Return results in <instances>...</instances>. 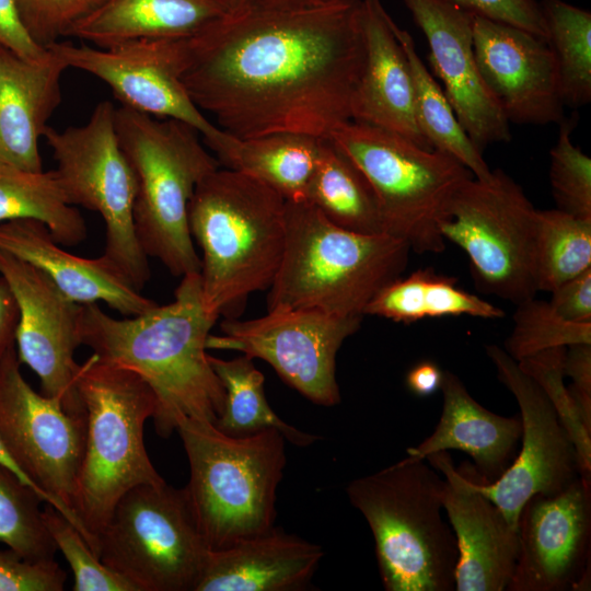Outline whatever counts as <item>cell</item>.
Returning a JSON list of instances; mask_svg holds the SVG:
<instances>
[{"label": "cell", "mask_w": 591, "mask_h": 591, "mask_svg": "<svg viewBox=\"0 0 591 591\" xmlns=\"http://www.w3.org/2000/svg\"><path fill=\"white\" fill-rule=\"evenodd\" d=\"M49 48L68 68L85 71L106 83L121 106L158 118L183 121L201 137L217 129L187 93V38H138L108 48L56 42Z\"/></svg>", "instance_id": "obj_16"}, {"label": "cell", "mask_w": 591, "mask_h": 591, "mask_svg": "<svg viewBox=\"0 0 591 591\" xmlns=\"http://www.w3.org/2000/svg\"><path fill=\"white\" fill-rule=\"evenodd\" d=\"M305 200L332 223L362 234L383 233L376 196L355 162L322 138Z\"/></svg>", "instance_id": "obj_29"}, {"label": "cell", "mask_w": 591, "mask_h": 591, "mask_svg": "<svg viewBox=\"0 0 591 591\" xmlns=\"http://www.w3.org/2000/svg\"><path fill=\"white\" fill-rule=\"evenodd\" d=\"M77 391L85 412L84 450L73 511L92 537H97L123 495L164 478L150 461L143 440L157 398L136 372L92 354L80 364Z\"/></svg>", "instance_id": "obj_7"}, {"label": "cell", "mask_w": 591, "mask_h": 591, "mask_svg": "<svg viewBox=\"0 0 591 591\" xmlns=\"http://www.w3.org/2000/svg\"><path fill=\"white\" fill-rule=\"evenodd\" d=\"M0 250L42 270L77 303L102 301L127 316L138 315L157 304L142 296L104 255L85 258L65 251L40 221L0 222Z\"/></svg>", "instance_id": "obj_23"}, {"label": "cell", "mask_w": 591, "mask_h": 591, "mask_svg": "<svg viewBox=\"0 0 591 591\" xmlns=\"http://www.w3.org/2000/svg\"><path fill=\"white\" fill-rule=\"evenodd\" d=\"M40 502L35 490L0 465V542L30 560L54 559L57 552Z\"/></svg>", "instance_id": "obj_36"}, {"label": "cell", "mask_w": 591, "mask_h": 591, "mask_svg": "<svg viewBox=\"0 0 591 591\" xmlns=\"http://www.w3.org/2000/svg\"><path fill=\"white\" fill-rule=\"evenodd\" d=\"M323 548L276 525L227 548L209 551L195 591L305 590Z\"/></svg>", "instance_id": "obj_25"}, {"label": "cell", "mask_w": 591, "mask_h": 591, "mask_svg": "<svg viewBox=\"0 0 591 591\" xmlns=\"http://www.w3.org/2000/svg\"><path fill=\"white\" fill-rule=\"evenodd\" d=\"M107 0H16L22 21L33 39L46 48L66 37L78 22Z\"/></svg>", "instance_id": "obj_41"}, {"label": "cell", "mask_w": 591, "mask_h": 591, "mask_svg": "<svg viewBox=\"0 0 591 591\" xmlns=\"http://www.w3.org/2000/svg\"><path fill=\"white\" fill-rule=\"evenodd\" d=\"M176 432L189 464L184 490L210 551L275 526L277 489L287 463L286 439L278 430L234 437L213 422L184 417Z\"/></svg>", "instance_id": "obj_6"}, {"label": "cell", "mask_w": 591, "mask_h": 591, "mask_svg": "<svg viewBox=\"0 0 591 591\" xmlns=\"http://www.w3.org/2000/svg\"><path fill=\"white\" fill-rule=\"evenodd\" d=\"M329 138L369 181L383 233L406 242L418 254L445 250L439 222L456 189L473 176L464 165L396 132L351 119Z\"/></svg>", "instance_id": "obj_9"}, {"label": "cell", "mask_w": 591, "mask_h": 591, "mask_svg": "<svg viewBox=\"0 0 591 591\" xmlns=\"http://www.w3.org/2000/svg\"><path fill=\"white\" fill-rule=\"evenodd\" d=\"M498 380L512 393L522 421L521 448L508 468L491 483L476 478L473 464L459 471L518 529L520 512L534 495H554L579 475L575 447L540 385L524 373L505 349L487 345Z\"/></svg>", "instance_id": "obj_15"}, {"label": "cell", "mask_w": 591, "mask_h": 591, "mask_svg": "<svg viewBox=\"0 0 591 591\" xmlns=\"http://www.w3.org/2000/svg\"><path fill=\"white\" fill-rule=\"evenodd\" d=\"M473 45L480 76L509 123L561 121L557 69L545 39L474 15Z\"/></svg>", "instance_id": "obj_19"}, {"label": "cell", "mask_w": 591, "mask_h": 591, "mask_svg": "<svg viewBox=\"0 0 591 591\" xmlns=\"http://www.w3.org/2000/svg\"><path fill=\"white\" fill-rule=\"evenodd\" d=\"M208 358L225 392L223 412L215 422L219 430L240 437L276 429L300 448L321 439L289 425L275 413L265 395L264 374L255 367L253 358L245 355L233 359L211 355Z\"/></svg>", "instance_id": "obj_33"}, {"label": "cell", "mask_w": 591, "mask_h": 591, "mask_svg": "<svg viewBox=\"0 0 591 591\" xmlns=\"http://www.w3.org/2000/svg\"><path fill=\"white\" fill-rule=\"evenodd\" d=\"M115 106L100 102L81 126L44 134L69 204L97 212L105 224L104 257L137 289L150 278L134 225L137 182L120 147Z\"/></svg>", "instance_id": "obj_12"}, {"label": "cell", "mask_w": 591, "mask_h": 591, "mask_svg": "<svg viewBox=\"0 0 591 591\" xmlns=\"http://www.w3.org/2000/svg\"><path fill=\"white\" fill-rule=\"evenodd\" d=\"M474 15L510 24L543 39L546 31L536 0H444Z\"/></svg>", "instance_id": "obj_43"}, {"label": "cell", "mask_w": 591, "mask_h": 591, "mask_svg": "<svg viewBox=\"0 0 591 591\" xmlns=\"http://www.w3.org/2000/svg\"><path fill=\"white\" fill-rule=\"evenodd\" d=\"M321 139L291 132L239 138L219 127L202 137L219 164L267 185L289 201L305 200Z\"/></svg>", "instance_id": "obj_28"}, {"label": "cell", "mask_w": 591, "mask_h": 591, "mask_svg": "<svg viewBox=\"0 0 591 591\" xmlns=\"http://www.w3.org/2000/svg\"><path fill=\"white\" fill-rule=\"evenodd\" d=\"M443 478L408 457L351 480L346 493L374 540L386 591L455 590L457 546L442 518Z\"/></svg>", "instance_id": "obj_5"}, {"label": "cell", "mask_w": 591, "mask_h": 591, "mask_svg": "<svg viewBox=\"0 0 591 591\" xmlns=\"http://www.w3.org/2000/svg\"><path fill=\"white\" fill-rule=\"evenodd\" d=\"M425 461L441 473V501L457 546L456 591L507 590L519 555V531L455 467L448 451Z\"/></svg>", "instance_id": "obj_21"}, {"label": "cell", "mask_w": 591, "mask_h": 591, "mask_svg": "<svg viewBox=\"0 0 591 591\" xmlns=\"http://www.w3.org/2000/svg\"><path fill=\"white\" fill-rule=\"evenodd\" d=\"M409 252L399 239L346 230L309 201L287 200L285 250L268 288L267 310L362 317L376 292L402 275Z\"/></svg>", "instance_id": "obj_4"}, {"label": "cell", "mask_w": 591, "mask_h": 591, "mask_svg": "<svg viewBox=\"0 0 591 591\" xmlns=\"http://www.w3.org/2000/svg\"><path fill=\"white\" fill-rule=\"evenodd\" d=\"M66 580L55 559L30 560L11 548L0 551V591H61Z\"/></svg>", "instance_id": "obj_42"}, {"label": "cell", "mask_w": 591, "mask_h": 591, "mask_svg": "<svg viewBox=\"0 0 591 591\" xmlns=\"http://www.w3.org/2000/svg\"><path fill=\"white\" fill-rule=\"evenodd\" d=\"M243 0H107L67 36L108 48L138 38H188L232 12Z\"/></svg>", "instance_id": "obj_27"}, {"label": "cell", "mask_w": 591, "mask_h": 591, "mask_svg": "<svg viewBox=\"0 0 591 591\" xmlns=\"http://www.w3.org/2000/svg\"><path fill=\"white\" fill-rule=\"evenodd\" d=\"M442 413L433 432L416 447L406 450L410 460L448 450H460L473 459L478 480H496L514 459L522 436L520 416L503 417L476 402L460 378L443 371L440 387Z\"/></svg>", "instance_id": "obj_26"}, {"label": "cell", "mask_w": 591, "mask_h": 591, "mask_svg": "<svg viewBox=\"0 0 591 591\" xmlns=\"http://www.w3.org/2000/svg\"><path fill=\"white\" fill-rule=\"evenodd\" d=\"M0 275L19 310V361L36 373L43 394L59 399L67 413L84 417L76 385L80 363L74 360L81 345V304L66 297L42 270L3 250Z\"/></svg>", "instance_id": "obj_17"}, {"label": "cell", "mask_w": 591, "mask_h": 591, "mask_svg": "<svg viewBox=\"0 0 591 591\" xmlns=\"http://www.w3.org/2000/svg\"><path fill=\"white\" fill-rule=\"evenodd\" d=\"M567 347H554L517 361L551 402L577 454L579 475L591 483V430L584 425L577 405L564 382Z\"/></svg>", "instance_id": "obj_37"}, {"label": "cell", "mask_w": 591, "mask_h": 591, "mask_svg": "<svg viewBox=\"0 0 591 591\" xmlns=\"http://www.w3.org/2000/svg\"><path fill=\"white\" fill-rule=\"evenodd\" d=\"M361 320L276 308L256 318H224L221 334H209L206 346L262 359L309 401L329 407L340 402L337 352L346 338L358 331Z\"/></svg>", "instance_id": "obj_14"}, {"label": "cell", "mask_w": 591, "mask_h": 591, "mask_svg": "<svg viewBox=\"0 0 591 591\" xmlns=\"http://www.w3.org/2000/svg\"><path fill=\"white\" fill-rule=\"evenodd\" d=\"M549 303L564 320L591 323V268L565 281L552 292Z\"/></svg>", "instance_id": "obj_45"}, {"label": "cell", "mask_w": 591, "mask_h": 591, "mask_svg": "<svg viewBox=\"0 0 591 591\" xmlns=\"http://www.w3.org/2000/svg\"><path fill=\"white\" fill-rule=\"evenodd\" d=\"M19 310L5 280L0 277V361L15 344Z\"/></svg>", "instance_id": "obj_48"}, {"label": "cell", "mask_w": 591, "mask_h": 591, "mask_svg": "<svg viewBox=\"0 0 591 591\" xmlns=\"http://www.w3.org/2000/svg\"><path fill=\"white\" fill-rule=\"evenodd\" d=\"M576 344H591V323L568 322L554 311L549 301L534 297L517 304L505 351L520 361L548 348Z\"/></svg>", "instance_id": "obj_38"}, {"label": "cell", "mask_w": 591, "mask_h": 591, "mask_svg": "<svg viewBox=\"0 0 591 591\" xmlns=\"http://www.w3.org/2000/svg\"><path fill=\"white\" fill-rule=\"evenodd\" d=\"M25 59L0 47V163L43 171L39 139L61 102L65 61L49 48Z\"/></svg>", "instance_id": "obj_24"}, {"label": "cell", "mask_w": 591, "mask_h": 591, "mask_svg": "<svg viewBox=\"0 0 591 591\" xmlns=\"http://www.w3.org/2000/svg\"><path fill=\"white\" fill-rule=\"evenodd\" d=\"M541 12L564 105L591 101V13L563 0H542Z\"/></svg>", "instance_id": "obj_34"}, {"label": "cell", "mask_w": 591, "mask_h": 591, "mask_svg": "<svg viewBox=\"0 0 591 591\" xmlns=\"http://www.w3.org/2000/svg\"><path fill=\"white\" fill-rule=\"evenodd\" d=\"M456 278L419 268L397 277L381 288L364 309L396 323H415L427 317L470 315L501 318L505 311L456 285Z\"/></svg>", "instance_id": "obj_30"}, {"label": "cell", "mask_w": 591, "mask_h": 591, "mask_svg": "<svg viewBox=\"0 0 591 591\" xmlns=\"http://www.w3.org/2000/svg\"><path fill=\"white\" fill-rule=\"evenodd\" d=\"M0 47L25 59H40L48 53L25 27L16 0H0Z\"/></svg>", "instance_id": "obj_46"}, {"label": "cell", "mask_w": 591, "mask_h": 591, "mask_svg": "<svg viewBox=\"0 0 591 591\" xmlns=\"http://www.w3.org/2000/svg\"><path fill=\"white\" fill-rule=\"evenodd\" d=\"M564 374L572 381L569 392L584 425L591 430V344L566 348Z\"/></svg>", "instance_id": "obj_44"}, {"label": "cell", "mask_w": 591, "mask_h": 591, "mask_svg": "<svg viewBox=\"0 0 591 591\" xmlns=\"http://www.w3.org/2000/svg\"><path fill=\"white\" fill-rule=\"evenodd\" d=\"M366 43L363 70L351 101V120L396 132L432 149L415 117L407 57L380 0H361Z\"/></svg>", "instance_id": "obj_22"}, {"label": "cell", "mask_w": 591, "mask_h": 591, "mask_svg": "<svg viewBox=\"0 0 591 591\" xmlns=\"http://www.w3.org/2000/svg\"><path fill=\"white\" fill-rule=\"evenodd\" d=\"M536 209L502 170L472 176L449 202L439 230L467 255L476 288L519 304L538 292L535 283Z\"/></svg>", "instance_id": "obj_11"}, {"label": "cell", "mask_w": 591, "mask_h": 591, "mask_svg": "<svg viewBox=\"0 0 591 591\" xmlns=\"http://www.w3.org/2000/svg\"><path fill=\"white\" fill-rule=\"evenodd\" d=\"M43 519L57 549L71 567L74 591H137L94 555L80 531L57 508L46 503Z\"/></svg>", "instance_id": "obj_39"}, {"label": "cell", "mask_w": 591, "mask_h": 591, "mask_svg": "<svg viewBox=\"0 0 591 591\" xmlns=\"http://www.w3.org/2000/svg\"><path fill=\"white\" fill-rule=\"evenodd\" d=\"M286 199L242 173L218 167L195 188L188 227L201 250L206 310L237 317L247 298L267 290L286 243Z\"/></svg>", "instance_id": "obj_3"}, {"label": "cell", "mask_w": 591, "mask_h": 591, "mask_svg": "<svg viewBox=\"0 0 591 591\" xmlns=\"http://www.w3.org/2000/svg\"><path fill=\"white\" fill-rule=\"evenodd\" d=\"M571 120H563L551 150L549 183L557 209L591 220V160L571 141Z\"/></svg>", "instance_id": "obj_40"}, {"label": "cell", "mask_w": 591, "mask_h": 591, "mask_svg": "<svg viewBox=\"0 0 591 591\" xmlns=\"http://www.w3.org/2000/svg\"><path fill=\"white\" fill-rule=\"evenodd\" d=\"M247 2L278 9L306 8L324 4L332 0H246Z\"/></svg>", "instance_id": "obj_49"}, {"label": "cell", "mask_w": 591, "mask_h": 591, "mask_svg": "<svg viewBox=\"0 0 591 591\" xmlns=\"http://www.w3.org/2000/svg\"><path fill=\"white\" fill-rule=\"evenodd\" d=\"M120 147L134 171V225L139 244L177 277L200 273L188 227L196 186L219 167L189 125L120 106L115 109Z\"/></svg>", "instance_id": "obj_8"}, {"label": "cell", "mask_w": 591, "mask_h": 591, "mask_svg": "<svg viewBox=\"0 0 591 591\" xmlns=\"http://www.w3.org/2000/svg\"><path fill=\"white\" fill-rule=\"evenodd\" d=\"M426 36L428 59L476 148L511 139L509 121L486 86L473 45L474 14L444 0H403Z\"/></svg>", "instance_id": "obj_20"}, {"label": "cell", "mask_w": 591, "mask_h": 591, "mask_svg": "<svg viewBox=\"0 0 591 591\" xmlns=\"http://www.w3.org/2000/svg\"><path fill=\"white\" fill-rule=\"evenodd\" d=\"M443 371L432 360H422L413 366L406 374V386L418 397L434 394L441 387Z\"/></svg>", "instance_id": "obj_47"}, {"label": "cell", "mask_w": 591, "mask_h": 591, "mask_svg": "<svg viewBox=\"0 0 591 591\" xmlns=\"http://www.w3.org/2000/svg\"><path fill=\"white\" fill-rule=\"evenodd\" d=\"M33 219L43 222L60 245L86 237L85 221L69 204L55 170L33 172L0 163V222Z\"/></svg>", "instance_id": "obj_31"}, {"label": "cell", "mask_w": 591, "mask_h": 591, "mask_svg": "<svg viewBox=\"0 0 591 591\" xmlns=\"http://www.w3.org/2000/svg\"><path fill=\"white\" fill-rule=\"evenodd\" d=\"M591 268V220L559 209L535 213L534 271L537 291L552 292Z\"/></svg>", "instance_id": "obj_35"}, {"label": "cell", "mask_w": 591, "mask_h": 591, "mask_svg": "<svg viewBox=\"0 0 591 591\" xmlns=\"http://www.w3.org/2000/svg\"><path fill=\"white\" fill-rule=\"evenodd\" d=\"M20 366L14 345L0 361V439L45 503L80 531L96 556L92 537L73 511L85 416L71 415L59 399L34 391Z\"/></svg>", "instance_id": "obj_13"}, {"label": "cell", "mask_w": 591, "mask_h": 591, "mask_svg": "<svg viewBox=\"0 0 591 591\" xmlns=\"http://www.w3.org/2000/svg\"><path fill=\"white\" fill-rule=\"evenodd\" d=\"M518 531L508 591L590 589L591 483L579 476L557 494L534 495L520 512Z\"/></svg>", "instance_id": "obj_18"}, {"label": "cell", "mask_w": 591, "mask_h": 591, "mask_svg": "<svg viewBox=\"0 0 591 591\" xmlns=\"http://www.w3.org/2000/svg\"><path fill=\"white\" fill-rule=\"evenodd\" d=\"M218 318L204 305L200 273H190L172 302L135 316L115 318L97 303L81 304L78 328L81 345L148 383L157 398L155 431L169 438L181 418L215 424L223 412L225 392L206 346Z\"/></svg>", "instance_id": "obj_2"}, {"label": "cell", "mask_w": 591, "mask_h": 591, "mask_svg": "<svg viewBox=\"0 0 591 591\" xmlns=\"http://www.w3.org/2000/svg\"><path fill=\"white\" fill-rule=\"evenodd\" d=\"M393 31L408 60L417 125L434 150L451 155L475 178L488 179L493 171L461 126L443 90L420 59L413 37L393 22Z\"/></svg>", "instance_id": "obj_32"}, {"label": "cell", "mask_w": 591, "mask_h": 591, "mask_svg": "<svg viewBox=\"0 0 591 591\" xmlns=\"http://www.w3.org/2000/svg\"><path fill=\"white\" fill-rule=\"evenodd\" d=\"M0 465L4 466L9 471H11L13 474H15L25 485H27L33 490H35L39 495L42 500L45 502L44 497L42 496L39 490L35 487V485L31 482V479L23 473V471L19 467V465L12 459L10 453L7 451L4 444L2 443L1 439H0Z\"/></svg>", "instance_id": "obj_50"}, {"label": "cell", "mask_w": 591, "mask_h": 591, "mask_svg": "<svg viewBox=\"0 0 591 591\" xmlns=\"http://www.w3.org/2000/svg\"><path fill=\"white\" fill-rule=\"evenodd\" d=\"M366 57L361 0L278 9L243 0L187 38L183 84L239 138H329L351 119Z\"/></svg>", "instance_id": "obj_1"}, {"label": "cell", "mask_w": 591, "mask_h": 591, "mask_svg": "<svg viewBox=\"0 0 591 591\" xmlns=\"http://www.w3.org/2000/svg\"><path fill=\"white\" fill-rule=\"evenodd\" d=\"M97 543L99 559L137 591H195L210 551L184 487L166 482L123 495Z\"/></svg>", "instance_id": "obj_10"}]
</instances>
